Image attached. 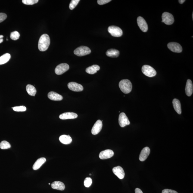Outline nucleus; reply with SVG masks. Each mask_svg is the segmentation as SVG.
<instances>
[{"mask_svg":"<svg viewBox=\"0 0 193 193\" xmlns=\"http://www.w3.org/2000/svg\"><path fill=\"white\" fill-rule=\"evenodd\" d=\"M50 44L49 36L46 34L43 35L39 38L38 47L40 51H43L47 50Z\"/></svg>","mask_w":193,"mask_h":193,"instance_id":"obj_1","label":"nucleus"},{"mask_svg":"<svg viewBox=\"0 0 193 193\" xmlns=\"http://www.w3.org/2000/svg\"><path fill=\"white\" fill-rule=\"evenodd\" d=\"M119 86L121 91L123 93L128 94L132 91V85L131 82L128 79H123L121 81Z\"/></svg>","mask_w":193,"mask_h":193,"instance_id":"obj_2","label":"nucleus"},{"mask_svg":"<svg viewBox=\"0 0 193 193\" xmlns=\"http://www.w3.org/2000/svg\"><path fill=\"white\" fill-rule=\"evenodd\" d=\"M91 52L90 49L88 47L82 46L77 48L74 51V53L78 56H83L89 54Z\"/></svg>","mask_w":193,"mask_h":193,"instance_id":"obj_3","label":"nucleus"},{"mask_svg":"<svg viewBox=\"0 0 193 193\" xmlns=\"http://www.w3.org/2000/svg\"><path fill=\"white\" fill-rule=\"evenodd\" d=\"M142 71L145 76L150 77L155 76L157 74L156 71L153 67L147 65L143 66Z\"/></svg>","mask_w":193,"mask_h":193,"instance_id":"obj_4","label":"nucleus"},{"mask_svg":"<svg viewBox=\"0 0 193 193\" xmlns=\"http://www.w3.org/2000/svg\"><path fill=\"white\" fill-rule=\"evenodd\" d=\"M108 32L112 36L114 37H120L123 35V31L118 26H110L108 29Z\"/></svg>","mask_w":193,"mask_h":193,"instance_id":"obj_5","label":"nucleus"},{"mask_svg":"<svg viewBox=\"0 0 193 193\" xmlns=\"http://www.w3.org/2000/svg\"><path fill=\"white\" fill-rule=\"evenodd\" d=\"M162 22L166 25H171L174 22V18L172 14L168 12L163 13L162 16Z\"/></svg>","mask_w":193,"mask_h":193,"instance_id":"obj_6","label":"nucleus"},{"mask_svg":"<svg viewBox=\"0 0 193 193\" xmlns=\"http://www.w3.org/2000/svg\"><path fill=\"white\" fill-rule=\"evenodd\" d=\"M70 68V66L67 63H62L57 66L55 70V73L57 75H61L67 72Z\"/></svg>","mask_w":193,"mask_h":193,"instance_id":"obj_7","label":"nucleus"},{"mask_svg":"<svg viewBox=\"0 0 193 193\" xmlns=\"http://www.w3.org/2000/svg\"><path fill=\"white\" fill-rule=\"evenodd\" d=\"M119 125L121 127H125L130 123L129 119L124 113H121L119 115Z\"/></svg>","mask_w":193,"mask_h":193,"instance_id":"obj_8","label":"nucleus"},{"mask_svg":"<svg viewBox=\"0 0 193 193\" xmlns=\"http://www.w3.org/2000/svg\"><path fill=\"white\" fill-rule=\"evenodd\" d=\"M167 47L169 50L173 52L181 53L182 51V46L177 43H169L168 44Z\"/></svg>","mask_w":193,"mask_h":193,"instance_id":"obj_9","label":"nucleus"},{"mask_svg":"<svg viewBox=\"0 0 193 193\" xmlns=\"http://www.w3.org/2000/svg\"><path fill=\"white\" fill-rule=\"evenodd\" d=\"M137 23L140 28L142 32H147L148 29V25L143 18L140 16L138 17L137 18Z\"/></svg>","mask_w":193,"mask_h":193,"instance_id":"obj_10","label":"nucleus"},{"mask_svg":"<svg viewBox=\"0 0 193 193\" xmlns=\"http://www.w3.org/2000/svg\"><path fill=\"white\" fill-rule=\"evenodd\" d=\"M69 89L74 92H81L83 90L82 85L75 82H70L68 84Z\"/></svg>","mask_w":193,"mask_h":193,"instance_id":"obj_11","label":"nucleus"},{"mask_svg":"<svg viewBox=\"0 0 193 193\" xmlns=\"http://www.w3.org/2000/svg\"><path fill=\"white\" fill-rule=\"evenodd\" d=\"M103 126L102 122L100 120H97L92 128V133L93 135H96L101 131Z\"/></svg>","mask_w":193,"mask_h":193,"instance_id":"obj_12","label":"nucleus"},{"mask_svg":"<svg viewBox=\"0 0 193 193\" xmlns=\"http://www.w3.org/2000/svg\"><path fill=\"white\" fill-rule=\"evenodd\" d=\"M114 153L112 150H106L101 151L99 154V157L102 160L110 158L114 155Z\"/></svg>","mask_w":193,"mask_h":193,"instance_id":"obj_13","label":"nucleus"},{"mask_svg":"<svg viewBox=\"0 0 193 193\" xmlns=\"http://www.w3.org/2000/svg\"><path fill=\"white\" fill-rule=\"evenodd\" d=\"M113 173L120 179H123L125 177V173L123 169L120 166L113 168L112 169Z\"/></svg>","mask_w":193,"mask_h":193,"instance_id":"obj_14","label":"nucleus"},{"mask_svg":"<svg viewBox=\"0 0 193 193\" xmlns=\"http://www.w3.org/2000/svg\"><path fill=\"white\" fill-rule=\"evenodd\" d=\"M150 150L148 147H145L142 150L139 156V160L141 161H144L146 160L150 154Z\"/></svg>","mask_w":193,"mask_h":193,"instance_id":"obj_15","label":"nucleus"},{"mask_svg":"<svg viewBox=\"0 0 193 193\" xmlns=\"http://www.w3.org/2000/svg\"><path fill=\"white\" fill-rule=\"evenodd\" d=\"M77 117L78 115L76 113L70 112L63 113L59 116L60 118L63 120L75 119Z\"/></svg>","mask_w":193,"mask_h":193,"instance_id":"obj_16","label":"nucleus"},{"mask_svg":"<svg viewBox=\"0 0 193 193\" xmlns=\"http://www.w3.org/2000/svg\"><path fill=\"white\" fill-rule=\"evenodd\" d=\"M193 92V85L192 81L188 79L187 80L186 86L185 88V92L188 96H190L192 95Z\"/></svg>","mask_w":193,"mask_h":193,"instance_id":"obj_17","label":"nucleus"},{"mask_svg":"<svg viewBox=\"0 0 193 193\" xmlns=\"http://www.w3.org/2000/svg\"><path fill=\"white\" fill-rule=\"evenodd\" d=\"M48 97L49 99L55 101H61L63 98V97L61 95L52 91L49 93Z\"/></svg>","mask_w":193,"mask_h":193,"instance_id":"obj_18","label":"nucleus"},{"mask_svg":"<svg viewBox=\"0 0 193 193\" xmlns=\"http://www.w3.org/2000/svg\"><path fill=\"white\" fill-rule=\"evenodd\" d=\"M51 188L53 189L59 190L63 191L65 188L64 184L60 181H55L51 184Z\"/></svg>","mask_w":193,"mask_h":193,"instance_id":"obj_19","label":"nucleus"},{"mask_svg":"<svg viewBox=\"0 0 193 193\" xmlns=\"http://www.w3.org/2000/svg\"><path fill=\"white\" fill-rule=\"evenodd\" d=\"M172 104L175 111L178 114H181L182 110H181V103L179 100L177 99H174L172 101Z\"/></svg>","mask_w":193,"mask_h":193,"instance_id":"obj_20","label":"nucleus"},{"mask_svg":"<svg viewBox=\"0 0 193 193\" xmlns=\"http://www.w3.org/2000/svg\"><path fill=\"white\" fill-rule=\"evenodd\" d=\"M46 159L44 157L38 159L33 165V169L34 170H37L39 169L41 166L46 162Z\"/></svg>","mask_w":193,"mask_h":193,"instance_id":"obj_21","label":"nucleus"},{"mask_svg":"<svg viewBox=\"0 0 193 193\" xmlns=\"http://www.w3.org/2000/svg\"><path fill=\"white\" fill-rule=\"evenodd\" d=\"M106 54L107 56L112 58H117L120 55V51L118 50L114 49H111L107 50L106 52Z\"/></svg>","mask_w":193,"mask_h":193,"instance_id":"obj_22","label":"nucleus"},{"mask_svg":"<svg viewBox=\"0 0 193 193\" xmlns=\"http://www.w3.org/2000/svg\"><path fill=\"white\" fill-rule=\"evenodd\" d=\"M59 140L62 144L65 145H68L72 142V138L70 135H62L60 137Z\"/></svg>","mask_w":193,"mask_h":193,"instance_id":"obj_23","label":"nucleus"},{"mask_svg":"<svg viewBox=\"0 0 193 193\" xmlns=\"http://www.w3.org/2000/svg\"><path fill=\"white\" fill-rule=\"evenodd\" d=\"M100 68L97 65H93L90 67L87 68L85 70L87 73L89 74H93L97 73V71L100 70Z\"/></svg>","mask_w":193,"mask_h":193,"instance_id":"obj_24","label":"nucleus"},{"mask_svg":"<svg viewBox=\"0 0 193 193\" xmlns=\"http://www.w3.org/2000/svg\"><path fill=\"white\" fill-rule=\"evenodd\" d=\"M26 91L28 94L31 96H35L37 93L36 88L33 85H28L26 86Z\"/></svg>","mask_w":193,"mask_h":193,"instance_id":"obj_25","label":"nucleus"},{"mask_svg":"<svg viewBox=\"0 0 193 193\" xmlns=\"http://www.w3.org/2000/svg\"><path fill=\"white\" fill-rule=\"evenodd\" d=\"M11 58L10 54L7 53L0 57V65L5 64L8 62Z\"/></svg>","mask_w":193,"mask_h":193,"instance_id":"obj_26","label":"nucleus"},{"mask_svg":"<svg viewBox=\"0 0 193 193\" xmlns=\"http://www.w3.org/2000/svg\"><path fill=\"white\" fill-rule=\"evenodd\" d=\"M11 147V145L7 141H2L1 143H0V148L1 149H7Z\"/></svg>","mask_w":193,"mask_h":193,"instance_id":"obj_27","label":"nucleus"},{"mask_svg":"<svg viewBox=\"0 0 193 193\" xmlns=\"http://www.w3.org/2000/svg\"><path fill=\"white\" fill-rule=\"evenodd\" d=\"M20 37V33L17 31H15L14 32H12L11 35H10V37H11V39L14 41L18 39Z\"/></svg>","mask_w":193,"mask_h":193,"instance_id":"obj_28","label":"nucleus"},{"mask_svg":"<svg viewBox=\"0 0 193 193\" xmlns=\"http://www.w3.org/2000/svg\"><path fill=\"white\" fill-rule=\"evenodd\" d=\"M79 1V0H72L69 5V8L70 10L73 9L77 5Z\"/></svg>","mask_w":193,"mask_h":193,"instance_id":"obj_29","label":"nucleus"},{"mask_svg":"<svg viewBox=\"0 0 193 193\" xmlns=\"http://www.w3.org/2000/svg\"><path fill=\"white\" fill-rule=\"evenodd\" d=\"M22 3L26 5H33L38 2V0H23Z\"/></svg>","mask_w":193,"mask_h":193,"instance_id":"obj_30","label":"nucleus"},{"mask_svg":"<svg viewBox=\"0 0 193 193\" xmlns=\"http://www.w3.org/2000/svg\"><path fill=\"white\" fill-rule=\"evenodd\" d=\"M13 110L16 112H24L26 111V108L24 106H20L12 107Z\"/></svg>","mask_w":193,"mask_h":193,"instance_id":"obj_31","label":"nucleus"},{"mask_svg":"<svg viewBox=\"0 0 193 193\" xmlns=\"http://www.w3.org/2000/svg\"><path fill=\"white\" fill-rule=\"evenodd\" d=\"M92 179L90 177H87L84 181V185L86 188H89L92 185Z\"/></svg>","mask_w":193,"mask_h":193,"instance_id":"obj_32","label":"nucleus"},{"mask_svg":"<svg viewBox=\"0 0 193 193\" xmlns=\"http://www.w3.org/2000/svg\"><path fill=\"white\" fill-rule=\"evenodd\" d=\"M7 15L5 13H0V23L2 22L7 18Z\"/></svg>","mask_w":193,"mask_h":193,"instance_id":"obj_33","label":"nucleus"},{"mask_svg":"<svg viewBox=\"0 0 193 193\" xmlns=\"http://www.w3.org/2000/svg\"><path fill=\"white\" fill-rule=\"evenodd\" d=\"M111 1L110 0H98L97 1V3L99 5H102L107 4Z\"/></svg>","mask_w":193,"mask_h":193,"instance_id":"obj_34","label":"nucleus"},{"mask_svg":"<svg viewBox=\"0 0 193 193\" xmlns=\"http://www.w3.org/2000/svg\"><path fill=\"white\" fill-rule=\"evenodd\" d=\"M162 193H178L176 191L173 190L166 189L163 190L162 191Z\"/></svg>","mask_w":193,"mask_h":193,"instance_id":"obj_35","label":"nucleus"},{"mask_svg":"<svg viewBox=\"0 0 193 193\" xmlns=\"http://www.w3.org/2000/svg\"><path fill=\"white\" fill-rule=\"evenodd\" d=\"M135 193H143L142 190L139 188H135Z\"/></svg>","mask_w":193,"mask_h":193,"instance_id":"obj_36","label":"nucleus"},{"mask_svg":"<svg viewBox=\"0 0 193 193\" xmlns=\"http://www.w3.org/2000/svg\"><path fill=\"white\" fill-rule=\"evenodd\" d=\"M3 35H0V44L2 43L3 41Z\"/></svg>","mask_w":193,"mask_h":193,"instance_id":"obj_37","label":"nucleus"},{"mask_svg":"<svg viewBox=\"0 0 193 193\" xmlns=\"http://www.w3.org/2000/svg\"><path fill=\"white\" fill-rule=\"evenodd\" d=\"M179 3L181 4H182L184 3L185 2V0H179Z\"/></svg>","mask_w":193,"mask_h":193,"instance_id":"obj_38","label":"nucleus"},{"mask_svg":"<svg viewBox=\"0 0 193 193\" xmlns=\"http://www.w3.org/2000/svg\"><path fill=\"white\" fill-rule=\"evenodd\" d=\"M193 13H192V19L193 18Z\"/></svg>","mask_w":193,"mask_h":193,"instance_id":"obj_39","label":"nucleus"},{"mask_svg":"<svg viewBox=\"0 0 193 193\" xmlns=\"http://www.w3.org/2000/svg\"><path fill=\"white\" fill-rule=\"evenodd\" d=\"M91 175H91V173L89 174L90 176H91Z\"/></svg>","mask_w":193,"mask_h":193,"instance_id":"obj_40","label":"nucleus"},{"mask_svg":"<svg viewBox=\"0 0 193 193\" xmlns=\"http://www.w3.org/2000/svg\"><path fill=\"white\" fill-rule=\"evenodd\" d=\"M6 40H7V41H8V39H7Z\"/></svg>","mask_w":193,"mask_h":193,"instance_id":"obj_41","label":"nucleus"},{"mask_svg":"<svg viewBox=\"0 0 193 193\" xmlns=\"http://www.w3.org/2000/svg\"><path fill=\"white\" fill-rule=\"evenodd\" d=\"M48 184H49V185H50V183H49Z\"/></svg>","mask_w":193,"mask_h":193,"instance_id":"obj_42","label":"nucleus"}]
</instances>
